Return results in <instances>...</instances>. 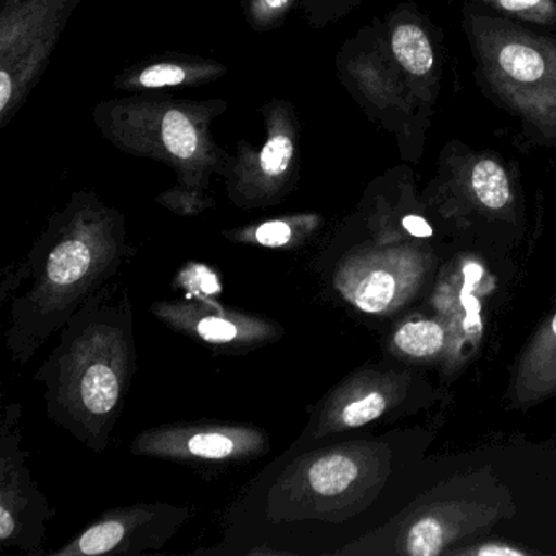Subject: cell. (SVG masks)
<instances>
[{"instance_id": "obj_1", "label": "cell", "mask_w": 556, "mask_h": 556, "mask_svg": "<svg viewBox=\"0 0 556 556\" xmlns=\"http://www.w3.org/2000/svg\"><path fill=\"white\" fill-rule=\"evenodd\" d=\"M390 473L383 441L289 447L230 504L223 542L194 555L333 556L334 535L376 504Z\"/></svg>"}, {"instance_id": "obj_2", "label": "cell", "mask_w": 556, "mask_h": 556, "mask_svg": "<svg viewBox=\"0 0 556 556\" xmlns=\"http://www.w3.org/2000/svg\"><path fill=\"white\" fill-rule=\"evenodd\" d=\"M135 255L125 214L96 191H74L24 256V288L11 301L5 350L25 366Z\"/></svg>"}, {"instance_id": "obj_3", "label": "cell", "mask_w": 556, "mask_h": 556, "mask_svg": "<svg viewBox=\"0 0 556 556\" xmlns=\"http://www.w3.org/2000/svg\"><path fill=\"white\" fill-rule=\"evenodd\" d=\"M58 344L34 379L47 416L96 454H103L138 369L129 286L106 282L58 331Z\"/></svg>"}, {"instance_id": "obj_4", "label": "cell", "mask_w": 556, "mask_h": 556, "mask_svg": "<svg viewBox=\"0 0 556 556\" xmlns=\"http://www.w3.org/2000/svg\"><path fill=\"white\" fill-rule=\"evenodd\" d=\"M229 109L223 99L188 100L138 93L97 103L93 125L123 154L161 162L177 175L155 203L180 217L216 206L210 193L230 152L217 144L213 125Z\"/></svg>"}, {"instance_id": "obj_5", "label": "cell", "mask_w": 556, "mask_h": 556, "mask_svg": "<svg viewBox=\"0 0 556 556\" xmlns=\"http://www.w3.org/2000/svg\"><path fill=\"white\" fill-rule=\"evenodd\" d=\"M462 34L484 99L519 123L529 148H556V31L462 8Z\"/></svg>"}, {"instance_id": "obj_6", "label": "cell", "mask_w": 556, "mask_h": 556, "mask_svg": "<svg viewBox=\"0 0 556 556\" xmlns=\"http://www.w3.org/2000/svg\"><path fill=\"white\" fill-rule=\"evenodd\" d=\"M338 80L369 122L393 136L400 157L419 164L432 116L387 51L379 17L344 41L334 58Z\"/></svg>"}, {"instance_id": "obj_7", "label": "cell", "mask_w": 556, "mask_h": 556, "mask_svg": "<svg viewBox=\"0 0 556 556\" xmlns=\"http://www.w3.org/2000/svg\"><path fill=\"white\" fill-rule=\"evenodd\" d=\"M265 139L239 141L220 178L227 198L239 210L278 206L301 180L302 125L289 100L271 99L260 106Z\"/></svg>"}, {"instance_id": "obj_8", "label": "cell", "mask_w": 556, "mask_h": 556, "mask_svg": "<svg viewBox=\"0 0 556 556\" xmlns=\"http://www.w3.org/2000/svg\"><path fill=\"white\" fill-rule=\"evenodd\" d=\"M80 0H21L0 11V129L40 84Z\"/></svg>"}, {"instance_id": "obj_9", "label": "cell", "mask_w": 556, "mask_h": 556, "mask_svg": "<svg viewBox=\"0 0 556 556\" xmlns=\"http://www.w3.org/2000/svg\"><path fill=\"white\" fill-rule=\"evenodd\" d=\"M269 448L271 439L262 426L213 419L152 426L129 445L135 457L174 462L210 475L258 460Z\"/></svg>"}, {"instance_id": "obj_10", "label": "cell", "mask_w": 556, "mask_h": 556, "mask_svg": "<svg viewBox=\"0 0 556 556\" xmlns=\"http://www.w3.org/2000/svg\"><path fill=\"white\" fill-rule=\"evenodd\" d=\"M21 402L5 403L0 419V545L27 556H47L48 523L56 510L31 473L30 452L22 445Z\"/></svg>"}, {"instance_id": "obj_11", "label": "cell", "mask_w": 556, "mask_h": 556, "mask_svg": "<svg viewBox=\"0 0 556 556\" xmlns=\"http://www.w3.org/2000/svg\"><path fill=\"white\" fill-rule=\"evenodd\" d=\"M428 271V258L415 247L374 242L354 247L331 269L338 295L364 314L399 311L415 298Z\"/></svg>"}, {"instance_id": "obj_12", "label": "cell", "mask_w": 556, "mask_h": 556, "mask_svg": "<svg viewBox=\"0 0 556 556\" xmlns=\"http://www.w3.org/2000/svg\"><path fill=\"white\" fill-rule=\"evenodd\" d=\"M191 517L193 507L162 501L112 507L48 555L139 556L157 553Z\"/></svg>"}, {"instance_id": "obj_13", "label": "cell", "mask_w": 556, "mask_h": 556, "mask_svg": "<svg viewBox=\"0 0 556 556\" xmlns=\"http://www.w3.org/2000/svg\"><path fill=\"white\" fill-rule=\"evenodd\" d=\"M149 311L168 330L217 356H243L278 343L286 334L279 321L226 307L217 299H168L154 302Z\"/></svg>"}, {"instance_id": "obj_14", "label": "cell", "mask_w": 556, "mask_h": 556, "mask_svg": "<svg viewBox=\"0 0 556 556\" xmlns=\"http://www.w3.org/2000/svg\"><path fill=\"white\" fill-rule=\"evenodd\" d=\"M406 387L405 372L363 367L350 374L312 406L291 448L301 451L377 421L405 399Z\"/></svg>"}, {"instance_id": "obj_15", "label": "cell", "mask_w": 556, "mask_h": 556, "mask_svg": "<svg viewBox=\"0 0 556 556\" xmlns=\"http://www.w3.org/2000/svg\"><path fill=\"white\" fill-rule=\"evenodd\" d=\"M380 34L392 60L416 99L435 113L444 73V35L415 2H402L379 18Z\"/></svg>"}, {"instance_id": "obj_16", "label": "cell", "mask_w": 556, "mask_h": 556, "mask_svg": "<svg viewBox=\"0 0 556 556\" xmlns=\"http://www.w3.org/2000/svg\"><path fill=\"white\" fill-rule=\"evenodd\" d=\"M490 507L471 501H442L418 507L395 529V553L412 556H435L452 543L488 527L496 520Z\"/></svg>"}, {"instance_id": "obj_17", "label": "cell", "mask_w": 556, "mask_h": 556, "mask_svg": "<svg viewBox=\"0 0 556 556\" xmlns=\"http://www.w3.org/2000/svg\"><path fill=\"white\" fill-rule=\"evenodd\" d=\"M227 73L229 67L213 58L168 51L126 67L113 79V87L129 96L194 89L217 83Z\"/></svg>"}, {"instance_id": "obj_18", "label": "cell", "mask_w": 556, "mask_h": 556, "mask_svg": "<svg viewBox=\"0 0 556 556\" xmlns=\"http://www.w3.org/2000/svg\"><path fill=\"white\" fill-rule=\"evenodd\" d=\"M510 390L516 406H532L556 395V312L527 344Z\"/></svg>"}, {"instance_id": "obj_19", "label": "cell", "mask_w": 556, "mask_h": 556, "mask_svg": "<svg viewBox=\"0 0 556 556\" xmlns=\"http://www.w3.org/2000/svg\"><path fill=\"white\" fill-rule=\"evenodd\" d=\"M325 219L321 214H282L271 219L245 224L224 230L223 237L237 245L262 247L269 250H299L307 245L320 232Z\"/></svg>"}, {"instance_id": "obj_20", "label": "cell", "mask_w": 556, "mask_h": 556, "mask_svg": "<svg viewBox=\"0 0 556 556\" xmlns=\"http://www.w3.org/2000/svg\"><path fill=\"white\" fill-rule=\"evenodd\" d=\"M393 350L412 359H432L445 348V330L434 320L403 324L392 338Z\"/></svg>"}, {"instance_id": "obj_21", "label": "cell", "mask_w": 556, "mask_h": 556, "mask_svg": "<svg viewBox=\"0 0 556 556\" xmlns=\"http://www.w3.org/2000/svg\"><path fill=\"white\" fill-rule=\"evenodd\" d=\"M468 2L493 14L556 31V0H468Z\"/></svg>"}, {"instance_id": "obj_22", "label": "cell", "mask_w": 556, "mask_h": 556, "mask_svg": "<svg viewBox=\"0 0 556 556\" xmlns=\"http://www.w3.org/2000/svg\"><path fill=\"white\" fill-rule=\"evenodd\" d=\"M299 4L301 0H240L243 18L255 34L281 28Z\"/></svg>"}, {"instance_id": "obj_23", "label": "cell", "mask_w": 556, "mask_h": 556, "mask_svg": "<svg viewBox=\"0 0 556 556\" xmlns=\"http://www.w3.org/2000/svg\"><path fill=\"white\" fill-rule=\"evenodd\" d=\"M366 0H301V12L308 27L315 30L346 18Z\"/></svg>"}, {"instance_id": "obj_24", "label": "cell", "mask_w": 556, "mask_h": 556, "mask_svg": "<svg viewBox=\"0 0 556 556\" xmlns=\"http://www.w3.org/2000/svg\"><path fill=\"white\" fill-rule=\"evenodd\" d=\"M177 282L181 289H187L185 298L217 299L220 294V282L217 276L207 266L191 263L178 273Z\"/></svg>"}, {"instance_id": "obj_25", "label": "cell", "mask_w": 556, "mask_h": 556, "mask_svg": "<svg viewBox=\"0 0 556 556\" xmlns=\"http://www.w3.org/2000/svg\"><path fill=\"white\" fill-rule=\"evenodd\" d=\"M25 276H27V269H25L24 258L5 266L2 271V281H0V304H8L21 292L25 285Z\"/></svg>"}, {"instance_id": "obj_26", "label": "cell", "mask_w": 556, "mask_h": 556, "mask_svg": "<svg viewBox=\"0 0 556 556\" xmlns=\"http://www.w3.org/2000/svg\"><path fill=\"white\" fill-rule=\"evenodd\" d=\"M402 226L413 237H421L422 239V237L432 236V229L428 220L425 217L418 216V214H406V216H403Z\"/></svg>"}, {"instance_id": "obj_27", "label": "cell", "mask_w": 556, "mask_h": 556, "mask_svg": "<svg viewBox=\"0 0 556 556\" xmlns=\"http://www.w3.org/2000/svg\"><path fill=\"white\" fill-rule=\"evenodd\" d=\"M467 553L478 556L526 555V552H522V549L514 548V546L509 545H501V543H486V545L480 546V548L470 549V552Z\"/></svg>"}, {"instance_id": "obj_28", "label": "cell", "mask_w": 556, "mask_h": 556, "mask_svg": "<svg viewBox=\"0 0 556 556\" xmlns=\"http://www.w3.org/2000/svg\"><path fill=\"white\" fill-rule=\"evenodd\" d=\"M21 0H2V5H12V4H18Z\"/></svg>"}]
</instances>
